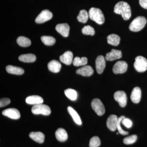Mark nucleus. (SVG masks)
Wrapping results in <instances>:
<instances>
[{
	"label": "nucleus",
	"mask_w": 147,
	"mask_h": 147,
	"mask_svg": "<svg viewBox=\"0 0 147 147\" xmlns=\"http://www.w3.org/2000/svg\"><path fill=\"white\" fill-rule=\"evenodd\" d=\"M88 63V59L85 57L82 58L79 57H76L74 59L73 64L75 66H80L86 65Z\"/></svg>",
	"instance_id": "nucleus-28"
},
{
	"label": "nucleus",
	"mask_w": 147,
	"mask_h": 147,
	"mask_svg": "<svg viewBox=\"0 0 147 147\" xmlns=\"http://www.w3.org/2000/svg\"><path fill=\"white\" fill-rule=\"evenodd\" d=\"M114 98L117 101L121 107L124 108L126 105L127 98L126 94L123 91H118L115 93L114 95Z\"/></svg>",
	"instance_id": "nucleus-8"
},
{
	"label": "nucleus",
	"mask_w": 147,
	"mask_h": 147,
	"mask_svg": "<svg viewBox=\"0 0 147 147\" xmlns=\"http://www.w3.org/2000/svg\"><path fill=\"white\" fill-rule=\"evenodd\" d=\"M69 29V26L67 24H59L56 27L57 32L65 37L68 36Z\"/></svg>",
	"instance_id": "nucleus-13"
},
{
	"label": "nucleus",
	"mask_w": 147,
	"mask_h": 147,
	"mask_svg": "<svg viewBox=\"0 0 147 147\" xmlns=\"http://www.w3.org/2000/svg\"><path fill=\"white\" fill-rule=\"evenodd\" d=\"M16 41L18 45L21 47H28L31 44V41L30 39L26 37L19 36Z\"/></svg>",
	"instance_id": "nucleus-26"
},
{
	"label": "nucleus",
	"mask_w": 147,
	"mask_h": 147,
	"mask_svg": "<svg viewBox=\"0 0 147 147\" xmlns=\"http://www.w3.org/2000/svg\"><path fill=\"white\" fill-rule=\"evenodd\" d=\"M41 40L42 42L46 45H53L55 44V39L54 37L47 36H43L41 37Z\"/></svg>",
	"instance_id": "nucleus-30"
},
{
	"label": "nucleus",
	"mask_w": 147,
	"mask_h": 147,
	"mask_svg": "<svg viewBox=\"0 0 147 147\" xmlns=\"http://www.w3.org/2000/svg\"><path fill=\"white\" fill-rule=\"evenodd\" d=\"M67 109L69 113L72 117L73 120L75 122V123L79 125H81L82 124V120H81L80 117H79L77 112L70 106H69Z\"/></svg>",
	"instance_id": "nucleus-24"
},
{
	"label": "nucleus",
	"mask_w": 147,
	"mask_h": 147,
	"mask_svg": "<svg viewBox=\"0 0 147 147\" xmlns=\"http://www.w3.org/2000/svg\"><path fill=\"white\" fill-rule=\"evenodd\" d=\"M122 57V53L121 50L112 49L111 52L107 53L105 59L108 61H113L120 59Z\"/></svg>",
	"instance_id": "nucleus-15"
},
{
	"label": "nucleus",
	"mask_w": 147,
	"mask_h": 147,
	"mask_svg": "<svg viewBox=\"0 0 147 147\" xmlns=\"http://www.w3.org/2000/svg\"><path fill=\"white\" fill-rule=\"evenodd\" d=\"M89 17L92 21L99 25L104 23L105 18L102 11L99 9L92 7L88 12Z\"/></svg>",
	"instance_id": "nucleus-2"
},
{
	"label": "nucleus",
	"mask_w": 147,
	"mask_h": 147,
	"mask_svg": "<svg viewBox=\"0 0 147 147\" xmlns=\"http://www.w3.org/2000/svg\"><path fill=\"white\" fill-rule=\"evenodd\" d=\"M127 69V64L124 61L117 62L113 67V71L115 74H123L126 72Z\"/></svg>",
	"instance_id": "nucleus-9"
},
{
	"label": "nucleus",
	"mask_w": 147,
	"mask_h": 147,
	"mask_svg": "<svg viewBox=\"0 0 147 147\" xmlns=\"http://www.w3.org/2000/svg\"><path fill=\"white\" fill-rule=\"evenodd\" d=\"M26 102L30 105H38L43 103V100L42 97L37 95H32L28 96L26 99Z\"/></svg>",
	"instance_id": "nucleus-18"
},
{
	"label": "nucleus",
	"mask_w": 147,
	"mask_h": 147,
	"mask_svg": "<svg viewBox=\"0 0 147 147\" xmlns=\"http://www.w3.org/2000/svg\"><path fill=\"white\" fill-rule=\"evenodd\" d=\"M108 44L114 46H118L120 41V37L117 35L111 34L109 35L107 37Z\"/></svg>",
	"instance_id": "nucleus-25"
},
{
	"label": "nucleus",
	"mask_w": 147,
	"mask_h": 147,
	"mask_svg": "<svg viewBox=\"0 0 147 147\" xmlns=\"http://www.w3.org/2000/svg\"><path fill=\"white\" fill-rule=\"evenodd\" d=\"M47 67L49 70L51 72L58 73L60 71L61 65L58 61L52 60L48 63Z\"/></svg>",
	"instance_id": "nucleus-20"
},
{
	"label": "nucleus",
	"mask_w": 147,
	"mask_h": 147,
	"mask_svg": "<svg viewBox=\"0 0 147 147\" xmlns=\"http://www.w3.org/2000/svg\"><path fill=\"white\" fill-rule=\"evenodd\" d=\"M64 93L66 96L70 100H75L77 99V92L75 90L70 88L67 89L65 90Z\"/></svg>",
	"instance_id": "nucleus-29"
},
{
	"label": "nucleus",
	"mask_w": 147,
	"mask_h": 147,
	"mask_svg": "<svg viewBox=\"0 0 147 147\" xmlns=\"http://www.w3.org/2000/svg\"><path fill=\"white\" fill-rule=\"evenodd\" d=\"M10 100L8 98H1L0 100V107H5L10 103Z\"/></svg>",
	"instance_id": "nucleus-36"
},
{
	"label": "nucleus",
	"mask_w": 147,
	"mask_h": 147,
	"mask_svg": "<svg viewBox=\"0 0 147 147\" xmlns=\"http://www.w3.org/2000/svg\"><path fill=\"white\" fill-rule=\"evenodd\" d=\"M56 139L60 142H64L67 140L68 135L65 129L59 128L55 132Z\"/></svg>",
	"instance_id": "nucleus-21"
},
{
	"label": "nucleus",
	"mask_w": 147,
	"mask_h": 147,
	"mask_svg": "<svg viewBox=\"0 0 147 147\" xmlns=\"http://www.w3.org/2000/svg\"><path fill=\"white\" fill-rule=\"evenodd\" d=\"M146 23V19L144 16H138L129 25V30L132 32H139L144 28Z\"/></svg>",
	"instance_id": "nucleus-3"
},
{
	"label": "nucleus",
	"mask_w": 147,
	"mask_h": 147,
	"mask_svg": "<svg viewBox=\"0 0 147 147\" xmlns=\"http://www.w3.org/2000/svg\"><path fill=\"white\" fill-rule=\"evenodd\" d=\"M139 3L142 7L147 9V0H139Z\"/></svg>",
	"instance_id": "nucleus-37"
},
{
	"label": "nucleus",
	"mask_w": 147,
	"mask_h": 147,
	"mask_svg": "<svg viewBox=\"0 0 147 147\" xmlns=\"http://www.w3.org/2000/svg\"><path fill=\"white\" fill-rule=\"evenodd\" d=\"M134 66L138 72H144L147 69V60L142 56H138L135 58Z\"/></svg>",
	"instance_id": "nucleus-5"
},
{
	"label": "nucleus",
	"mask_w": 147,
	"mask_h": 147,
	"mask_svg": "<svg viewBox=\"0 0 147 147\" xmlns=\"http://www.w3.org/2000/svg\"><path fill=\"white\" fill-rule=\"evenodd\" d=\"M6 70L8 73L16 75H22L24 73V70L21 67L8 65L6 67Z\"/></svg>",
	"instance_id": "nucleus-22"
},
{
	"label": "nucleus",
	"mask_w": 147,
	"mask_h": 147,
	"mask_svg": "<svg viewBox=\"0 0 147 147\" xmlns=\"http://www.w3.org/2000/svg\"><path fill=\"white\" fill-rule=\"evenodd\" d=\"M118 118L115 115H112L109 116L106 122V125L110 130L115 131L117 129V125Z\"/></svg>",
	"instance_id": "nucleus-12"
},
{
	"label": "nucleus",
	"mask_w": 147,
	"mask_h": 147,
	"mask_svg": "<svg viewBox=\"0 0 147 147\" xmlns=\"http://www.w3.org/2000/svg\"><path fill=\"white\" fill-rule=\"evenodd\" d=\"M124 118H125V117L123 116L119 117L118 119L117 123V129L118 130L119 133L123 135H126L128 134V132L123 130L121 126V123Z\"/></svg>",
	"instance_id": "nucleus-32"
},
{
	"label": "nucleus",
	"mask_w": 147,
	"mask_h": 147,
	"mask_svg": "<svg viewBox=\"0 0 147 147\" xmlns=\"http://www.w3.org/2000/svg\"><path fill=\"white\" fill-rule=\"evenodd\" d=\"M91 106L93 110L98 116H102L105 113L104 105L101 100L98 98H94L92 100Z\"/></svg>",
	"instance_id": "nucleus-6"
},
{
	"label": "nucleus",
	"mask_w": 147,
	"mask_h": 147,
	"mask_svg": "<svg viewBox=\"0 0 147 147\" xmlns=\"http://www.w3.org/2000/svg\"><path fill=\"white\" fill-rule=\"evenodd\" d=\"M96 68L97 73L101 74L105 69V59L102 55H99L96 60Z\"/></svg>",
	"instance_id": "nucleus-11"
},
{
	"label": "nucleus",
	"mask_w": 147,
	"mask_h": 147,
	"mask_svg": "<svg viewBox=\"0 0 147 147\" xmlns=\"http://www.w3.org/2000/svg\"><path fill=\"white\" fill-rule=\"evenodd\" d=\"M53 14L51 11L45 9L42 11L37 16L35 19V22L37 24H42L46 21H49L53 18Z\"/></svg>",
	"instance_id": "nucleus-7"
},
{
	"label": "nucleus",
	"mask_w": 147,
	"mask_h": 147,
	"mask_svg": "<svg viewBox=\"0 0 147 147\" xmlns=\"http://www.w3.org/2000/svg\"><path fill=\"white\" fill-rule=\"evenodd\" d=\"M73 53L71 51H66L60 57V60L67 65H70L73 63Z\"/></svg>",
	"instance_id": "nucleus-14"
},
{
	"label": "nucleus",
	"mask_w": 147,
	"mask_h": 147,
	"mask_svg": "<svg viewBox=\"0 0 147 147\" xmlns=\"http://www.w3.org/2000/svg\"><path fill=\"white\" fill-rule=\"evenodd\" d=\"M29 137L35 142L39 144H42L45 140V135L41 132H32L29 134Z\"/></svg>",
	"instance_id": "nucleus-19"
},
{
	"label": "nucleus",
	"mask_w": 147,
	"mask_h": 147,
	"mask_svg": "<svg viewBox=\"0 0 147 147\" xmlns=\"http://www.w3.org/2000/svg\"><path fill=\"white\" fill-rule=\"evenodd\" d=\"M100 139L96 136L92 137L91 139L90 140V147H98L100 146Z\"/></svg>",
	"instance_id": "nucleus-34"
},
{
	"label": "nucleus",
	"mask_w": 147,
	"mask_h": 147,
	"mask_svg": "<svg viewBox=\"0 0 147 147\" xmlns=\"http://www.w3.org/2000/svg\"><path fill=\"white\" fill-rule=\"evenodd\" d=\"M19 60L25 63H32L36 60L35 55L32 54H24L20 55Z\"/></svg>",
	"instance_id": "nucleus-23"
},
{
	"label": "nucleus",
	"mask_w": 147,
	"mask_h": 147,
	"mask_svg": "<svg viewBox=\"0 0 147 147\" xmlns=\"http://www.w3.org/2000/svg\"><path fill=\"white\" fill-rule=\"evenodd\" d=\"M76 73L82 76H90L93 74L94 70L90 66L86 65L77 69Z\"/></svg>",
	"instance_id": "nucleus-16"
},
{
	"label": "nucleus",
	"mask_w": 147,
	"mask_h": 147,
	"mask_svg": "<svg viewBox=\"0 0 147 147\" xmlns=\"http://www.w3.org/2000/svg\"><path fill=\"white\" fill-rule=\"evenodd\" d=\"M32 112L34 115L41 114L47 116L51 114V111L49 106L42 103L34 105L32 108Z\"/></svg>",
	"instance_id": "nucleus-4"
},
{
	"label": "nucleus",
	"mask_w": 147,
	"mask_h": 147,
	"mask_svg": "<svg viewBox=\"0 0 147 147\" xmlns=\"http://www.w3.org/2000/svg\"><path fill=\"white\" fill-rule=\"evenodd\" d=\"M142 92L140 88L135 87L131 92L130 98L131 101L135 103H138L140 102L141 98Z\"/></svg>",
	"instance_id": "nucleus-17"
},
{
	"label": "nucleus",
	"mask_w": 147,
	"mask_h": 147,
	"mask_svg": "<svg viewBox=\"0 0 147 147\" xmlns=\"http://www.w3.org/2000/svg\"><path fill=\"white\" fill-rule=\"evenodd\" d=\"M137 135H132L124 138L123 140L124 144L126 145H130L134 144L137 141Z\"/></svg>",
	"instance_id": "nucleus-33"
},
{
	"label": "nucleus",
	"mask_w": 147,
	"mask_h": 147,
	"mask_svg": "<svg viewBox=\"0 0 147 147\" xmlns=\"http://www.w3.org/2000/svg\"><path fill=\"white\" fill-rule=\"evenodd\" d=\"M89 17V14L88 12L86 10L83 9L80 11L77 18L79 22L85 24L88 21Z\"/></svg>",
	"instance_id": "nucleus-27"
},
{
	"label": "nucleus",
	"mask_w": 147,
	"mask_h": 147,
	"mask_svg": "<svg viewBox=\"0 0 147 147\" xmlns=\"http://www.w3.org/2000/svg\"><path fill=\"white\" fill-rule=\"evenodd\" d=\"M3 115L13 119H18L21 117L19 111L15 108H10L4 110L2 112Z\"/></svg>",
	"instance_id": "nucleus-10"
},
{
	"label": "nucleus",
	"mask_w": 147,
	"mask_h": 147,
	"mask_svg": "<svg viewBox=\"0 0 147 147\" xmlns=\"http://www.w3.org/2000/svg\"><path fill=\"white\" fill-rule=\"evenodd\" d=\"M114 12L120 14L125 20H127L131 16V9L127 3L124 1L119 2L115 5Z\"/></svg>",
	"instance_id": "nucleus-1"
},
{
	"label": "nucleus",
	"mask_w": 147,
	"mask_h": 147,
	"mask_svg": "<svg viewBox=\"0 0 147 147\" xmlns=\"http://www.w3.org/2000/svg\"><path fill=\"white\" fill-rule=\"evenodd\" d=\"M121 123L127 128H130L132 125V122L131 120L125 117L123 119Z\"/></svg>",
	"instance_id": "nucleus-35"
},
{
	"label": "nucleus",
	"mask_w": 147,
	"mask_h": 147,
	"mask_svg": "<svg viewBox=\"0 0 147 147\" xmlns=\"http://www.w3.org/2000/svg\"><path fill=\"white\" fill-rule=\"evenodd\" d=\"M82 32L84 34L93 36L95 34V30L91 26H85L82 29Z\"/></svg>",
	"instance_id": "nucleus-31"
}]
</instances>
